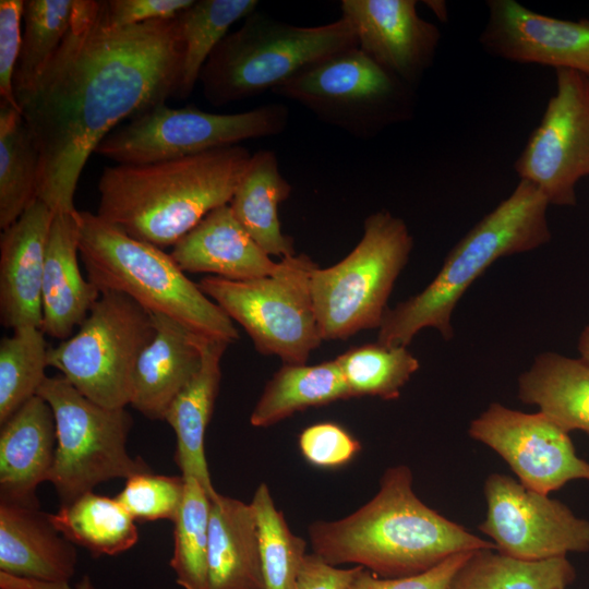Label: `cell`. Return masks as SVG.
I'll return each mask as SVG.
<instances>
[{"instance_id":"34","label":"cell","mask_w":589,"mask_h":589,"mask_svg":"<svg viewBox=\"0 0 589 589\" xmlns=\"http://www.w3.org/2000/svg\"><path fill=\"white\" fill-rule=\"evenodd\" d=\"M335 360L352 398L398 399L401 388L420 368L419 360L407 347L377 341L353 347Z\"/></svg>"},{"instance_id":"42","label":"cell","mask_w":589,"mask_h":589,"mask_svg":"<svg viewBox=\"0 0 589 589\" xmlns=\"http://www.w3.org/2000/svg\"><path fill=\"white\" fill-rule=\"evenodd\" d=\"M193 0H109L105 1L108 23L124 27L156 20H172Z\"/></svg>"},{"instance_id":"35","label":"cell","mask_w":589,"mask_h":589,"mask_svg":"<svg viewBox=\"0 0 589 589\" xmlns=\"http://www.w3.org/2000/svg\"><path fill=\"white\" fill-rule=\"evenodd\" d=\"M48 350L40 327H22L1 339L0 424L37 395L47 377Z\"/></svg>"},{"instance_id":"41","label":"cell","mask_w":589,"mask_h":589,"mask_svg":"<svg viewBox=\"0 0 589 589\" xmlns=\"http://www.w3.org/2000/svg\"><path fill=\"white\" fill-rule=\"evenodd\" d=\"M24 0L0 1V103L20 110L13 91V75L19 60Z\"/></svg>"},{"instance_id":"39","label":"cell","mask_w":589,"mask_h":589,"mask_svg":"<svg viewBox=\"0 0 589 589\" xmlns=\"http://www.w3.org/2000/svg\"><path fill=\"white\" fill-rule=\"evenodd\" d=\"M298 446L304 460L324 469L342 467L361 450L360 442L344 426L334 422L309 425L300 433Z\"/></svg>"},{"instance_id":"45","label":"cell","mask_w":589,"mask_h":589,"mask_svg":"<svg viewBox=\"0 0 589 589\" xmlns=\"http://www.w3.org/2000/svg\"><path fill=\"white\" fill-rule=\"evenodd\" d=\"M424 4L433 12V14L441 21L446 22L448 19V11L445 1L442 0H426Z\"/></svg>"},{"instance_id":"18","label":"cell","mask_w":589,"mask_h":589,"mask_svg":"<svg viewBox=\"0 0 589 589\" xmlns=\"http://www.w3.org/2000/svg\"><path fill=\"white\" fill-rule=\"evenodd\" d=\"M55 212L37 199L0 237V317L12 330L43 325V277Z\"/></svg>"},{"instance_id":"13","label":"cell","mask_w":589,"mask_h":589,"mask_svg":"<svg viewBox=\"0 0 589 589\" xmlns=\"http://www.w3.org/2000/svg\"><path fill=\"white\" fill-rule=\"evenodd\" d=\"M555 71L556 92L514 168L550 205L575 206L576 185L589 176V75Z\"/></svg>"},{"instance_id":"40","label":"cell","mask_w":589,"mask_h":589,"mask_svg":"<svg viewBox=\"0 0 589 589\" xmlns=\"http://www.w3.org/2000/svg\"><path fill=\"white\" fill-rule=\"evenodd\" d=\"M472 551L454 554L436 566L412 576L385 578L361 567L347 589H447Z\"/></svg>"},{"instance_id":"8","label":"cell","mask_w":589,"mask_h":589,"mask_svg":"<svg viewBox=\"0 0 589 589\" xmlns=\"http://www.w3.org/2000/svg\"><path fill=\"white\" fill-rule=\"evenodd\" d=\"M316 263L304 254L280 259L276 269L249 280L203 277L200 289L251 337L255 349L285 364H306L323 341L311 293Z\"/></svg>"},{"instance_id":"1","label":"cell","mask_w":589,"mask_h":589,"mask_svg":"<svg viewBox=\"0 0 589 589\" xmlns=\"http://www.w3.org/2000/svg\"><path fill=\"white\" fill-rule=\"evenodd\" d=\"M182 52L177 17L113 27L105 1L74 0L58 51L16 98L39 153L37 199L55 213L76 211L89 155L120 121L177 95Z\"/></svg>"},{"instance_id":"43","label":"cell","mask_w":589,"mask_h":589,"mask_svg":"<svg viewBox=\"0 0 589 589\" xmlns=\"http://www.w3.org/2000/svg\"><path fill=\"white\" fill-rule=\"evenodd\" d=\"M361 567L341 568L325 563L314 553L306 554L297 589H347Z\"/></svg>"},{"instance_id":"37","label":"cell","mask_w":589,"mask_h":589,"mask_svg":"<svg viewBox=\"0 0 589 589\" xmlns=\"http://www.w3.org/2000/svg\"><path fill=\"white\" fill-rule=\"evenodd\" d=\"M250 504L257 524L265 589H297L305 540L291 532L266 483L259 484Z\"/></svg>"},{"instance_id":"16","label":"cell","mask_w":589,"mask_h":589,"mask_svg":"<svg viewBox=\"0 0 589 589\" xmlns=\"http://www.w3.org/2000/svg\"><path fill=\"white\" fill-rule=\"evenodd\" d=\"M479 41L489 53L518 63H536L589 75V20H560L515 0H489Z\"/></svg>"},{"instance_id":"5","label":"cell","mask_w":589,"mask_h":589,"mask_svg":"<svg viewBox=\"0 0 589 589\" xmlns=\"http://www.w3.org/2000/svg\"><path fill=\"white\" fill-rule=\"evenodd\" d=\"M79 253L87 279L100 292L127 294L153 314L166 315L197 335L231 344L233 321L190 280L170 254L137 240L97 214L79 211Z\"/></svg>"},{"instance_id":"14","label":"cell","mask_w":589,"mask_h":589,"mask_svg":"<svg viewBox=\"0 0 589 589\" xmlns=\"http://www.w3.org/2000/svg\"><path fill=\"white\" fill-rule=\"evenodd\" d=\"M484 496L486 516L478 528L493 540L498 553L537 562L589 551V521L548 494L527 489L509 476L491 473Z\"/></svg>"},{"instance_id":"21","label":"cell","mask_w":589,"mask_h":589,"mask_svg":"<svg viewBox=\"0 0 589 589\" xmlns=\"http://www.w3.org/2000/svg\"><path fill=\"white\" fill-rule=\"evenodd\" d=\"M79 227L77 209L56 213L46 247L41 329L61 340L73 335L100 296L80 268Z\"/></svg>"},{"instance_id":"27","label":"cell","mask_w":589,"mask_h":589,"mask_svg":"<svg viewBox=\"0 0 589 589\" xmlns=\"http://www.w3.org/2000/svg\"><path fill=\"white\" fill-rule=\"evenodd\" d=\"M518 398L569 433L589 435V363L556 352L539 353L518 377Z\"/></svg>"},{"instance_id":"22","label":"cell","mask_w":589,"mask_h":589,"mask_svg":"<svg viewBox=\"0 0 589 589\" xmlns=\"http://www.w3.org/2000/svg\"><path fill=\"white\" fill-rule=\"evenodd\" d=\"M170 256L184 273H211L229 280L272 274L274 262L244 230L229 204L207 214L173 247Z\"/></svg>"},{"instance_id":"20","label":"cell","mask_w":589,"mask_h":589,"mask_svg":"<svg viewBox=\"0 0 589 589\" xmlns=\"http://www.w3.org/2000/svg\"><path fill=\"white\" fill-rule=\"evenodd\" d=\"M57 446L49 404L36 395L0 431V502L39 508L37 486L48 481Z\"/></svg>"},{"instance_id":"2","label":"cell","mask_w":589,"mask_h":589,"mask_svg":"<svg viewBox=\"0 0 589 589\" xmlns=\"http://www.w3.org/2000/svg\"><path fill=\"white\" fill-rule=\"evenodd\" d=\"M405 465L384 471L377 493L350 515L309 525L312 553L333 566L353 564L385 577L423 573L447 557L495 544L424 504Z\"/></svg>"},{"instance_id":"38","label":"cell","mask_w":589,"mask_h":589,"mask_svg":"<svg viewBox=\"0 0 589 589\" xmlns=\"http://www.w3.org/2000/svg\"><path fill=\"white\" fill-rule=\"evenodd\" d=\"M185 480L181 476L155 474L152 471L125 480L116 498L134 520H176L184 495Z\"/></svg>"},{"instance_id":"9","label":"cell","mask_w":589,"mask_h":589,"mask_svg":"<svg viewBox=\"0 0 589 589\" xmlns=\"http://www.w3.org/2000/svg\"><path fill=\"white\" fill-rule=\"evenodd\" d=\"M37 395L49 404L55 417L57 446L48 481L61 506L101 482L151 471L127 449L132 418L125 408L92 401L62 375L47 376Z\"/></svg>"},{"instance_id":"15","label":"cell","mask_w":589,"mask_h":589,"mask_svg":"<svg viewBox=\"0 0 589 589\" xmlns=\"http://www.w3.org/2000/svg\"><path fill=\"white\" fill-rule=\"evenodd\" d=\"M469 436L496 452L527 489L549 494L572 480L589 481L566 431L543 412L526 413L492 402L470 422Z\"/></svg>"},{"instance_id":"26","label":"cell","mask_w":589,"mask_h":589,"mask_svg":"<svg viewBox=\"0 0 589 589\" xmlns=\"http://www.w3.org/2000/svg\"><path fill=\"white\" fill-rule=\"evenodd\" d=\"M291 191L276 153L260 149L252 154L229 203L244 230L269 256L284 259L296 254L294 240L283 232L278 216L280 203Z\"/></svg>"},{"instance_id":"30","label":"cell","mask_w":589,"mask_h":589,"mask_svg":"<svg viewBox=\"0 0 589 589\" xmlns=\"http://www.w3.org/2000/svg\"><path fill=\"white\" fill-rule=\"evenodd\" d=\"M39 153L21 111L0 103V228L37 200Z\"/></svg>"},{"instance_id":"36","label":"cell","mask_w":589,"mask_h":589,"mask_svg":"<svg viewBox=\"0 0 589 589\" xmlns=\"http://www.w3.org/2000/svg\"><path fill=\"white\" fill-rule=\"evenodd\" d=\"M183 501L173 521L170 566L183 589H208V530L211 497L192 477H184Z\"/></svg>"},{"instance_id":"19","label":"cell","mask_w":589,"mask_h":589,"mask_svg":"<svg viewBox=\"0 0 589 589\" xmlns=\"http://www.w3.org/2000/svg\"><path fill=\"white\" fill-rule=\"evenodd\" d=\"M153 320L155 334L135 364L130 405L151 420H165L172 401L200 371L206 337L166 315L153 314Z\"/></svg>"},{"instance_id":"24","label":"cell","mask_w":589,"mask_h":589,"mask_svg":"<svg viewBox=\"0 0 589 589\" xmlns=\"http://www.w3.org/2000/svg\"><path fill=\"white\" fill-rule=\"evenodd\" d=\"M208 531V589H265L252 505L218 493Z\"/></svg>"},{"instance_id":"32","label":"cell","mask_w":589,"mask_h":589,"mask_svg":"<svg viewBox=\"0 0 589 589\" xmlns=\"http://www.w3.org/2000/svg\"><path fill=\"white\" fill-rule=\"evenodd\" d=\"M259 7L256 0H193L177 16L182 39V65L177 97L187 98L200 81L204 64L239 20Z\"/></svg>"},{"instance_id":"28","label":"cell","mask_w":589,"mask_h":589,"mask_svg":"<svg viewBox=\"0 0 589 589\" xmlns=\"http://www.w3.org/2000/svg\"><path fill=\"white\" fill-rule=\"evenodd\" d=\"M352 398L336 360L317 364H283L266 383L251 416L267 428L311 407Z\"/></svg>"},{"instance_id":"31","label":"cell","mask_w":589,"mask_h":589,"mask_svg":"<svg viewBox=\"0 0 589 589\" xmlns=\"http://www.w3.org/2000/svg\"><path fill=\"white\" fill-rule=\"evenodd\" d=\"M575 578L566 556L530 562L480 549L458 568L447 589H566Z\"/></svg>"},{"instance_id":"7","label":"cell","mask_w":589,"mask_h":589,"mask_svg":"<svg viewBox=\"0 0 589 589\" xmlns=\"http://www.w3.org/2000/svg\"><path fill=\"white\" fill-rule=\"evenodd\" d=\"M412 248L407 224L380 211L365 218L363 235L346 257L313 269L310 286L323 340H344L380 328Z\"/></svg>"},{"instance_id":"17","label":"cell","mask_w":589,"mask_h":589,"mask_svg":"<svg viewBox=\"0 0 589 589\" xmlns=\"http://www.w3.org/2000/svg\"><path fill=\"white\" fill-rule=\"evenodd\" d=\"M341 17L358 48L383 69L414 87L433 63L441 34L423 20L414 0H342Z\"/></svg>"},{"instance_id":"25","label":"cell","mask_w":589,"mask_h":589,"mask_svg":"<svg viewBox=\"0 0 589 589\" xmlns=\"http://www.w3.org/2000/svg\"><path fill=\"white\" fill-rule=\"evenodd\" d=\"M230 344L206 338L200 371L170 405L165 420L177 438L175 459L183 477L195 478L211 500L215 490L205 456V434L221 378L220 361Z\"/></svg>"},{"instance_id":"44","label":"cell","mask_w":589,"mask_h":589,"mask_svg":"<svg viewBox=\"0 0 589 589\" xmlns=\"http://www.w3.org/2000/svg\"><path fill=\"white\" fill-rule=\"evenodd\" d=\"M0 589H74L69 582L19 576L0 570Z\"/></svg>"},{"instance_id":"46","label":"cell","mask_w":589,"mask_h":589,"mask_svg":"<svg viewBox=\"0 0 589 589\" xmlns=\"http://www.w3.org/2000/svg\"><path fill=\"white\" fill-rule=\"evenodd\" d=\"M580 358L589 363V324L582 329L578 339Z\"/></svg>"},{"instance_id":"10","label":"cell","mask_w":589,"mask_h":589,"mask_svg":"<svg viewBox=\"0 0 589 589\" xmlns=\"http://www.w3.org/2000/svg\"><path fill=\"white\" fill-rule=\"evenodd\" d=\"M273 93L357 139L373 137L409 119L414 104L413 87L358 47L311 64Z\"/></svg>"},{"instance_id":"47","label":"cell","mask_w":589,"mask_h":589,"mask_svg":"<svg viewBox=\"0 0 589 589\" xmlns=\"http://www.w3.org/2000/svg\"><path fill=\"white\" fill-rule=\"evenodd\" d=\"M74 589H96L88 576H84L75 585Z\"/></svg>"},{"instance_id":"23","label":"cell","mask_w":589,"mask_h":589,"mask_svg":"<svg viewBox=\"0 0 589 589\" xmlns=\"http://www.w3.org/2000/svg\"><path fill=\"white\" fill-rule=\"evenodd\" d=\"M77 553L39 508L0 502V570L69 582Z\"/></svg>"},{"instance_id":"33","label":"cell","mask_w":589,"mask_h":589,"mask_svg":"<svg viewBox=\"0 0 589 589\" xmlns=\"http://www.w3.org/2000/svg\"><path fill=\"white\" fill-rule=\"evenodd\" d=\"M74 0H24L22 45L13 75L15 99L38 81L65 37Z\"/></svg>"},{"instance_id":"3","label":"cell","mask_w":589,"mask_h":589,"mask_svg":"<svg viewBox=\"0 0 589 589\" xmlns=\"http://www.w3.org/2000/svg\"><path fill=\"white\" fill-rule=\"evenodd\" d=\"M252 153L241 145L144 165L105 167L97 215L160 249L175 245L215 208L229 204Z\"/></svg>"},{"instance_id":"4","label":"cell","mask_w":589,"mask_h":589,"mask_svg":"<svg viewBox=\"0 0 589 589\" xmlns=\"http://www.w3.org/2000/svg\"><path fill=\"white\" fill-rule=\"evenodd\" d=\"M549 201L526 180L479 220L449 251L433 280L419 293L388 308L376 341L407 347L424 328L454 338L452 315L467 291L494 262L536 250L551 240Z\"/></svg>"},{"instance_id":"29","label":"cell","mask_w":589,"mask_h":589,"mask_svg":"<svg viewBox=\"0 0 589 589\" xmlns=\"http://www.w3.org/2000/svg\"><path fill=\"white\" fill-rule=\"evenodd\" d=\"M48 515L61 534L94 555L122 553L139 540L135 520L121 503L93 491Z\"/></svg>"},{"instance_id":"6","label":"cell","mask_w":589,"mask_h":589,"mask_svg":"<svg viewBox=\"0 0 589 589\" xmlns=\"http://www.w3.org/2000/svg\"><path fill=\"white\" fill-rule=\"evenodd\" d=\"M353 47V29L341 16L318 26H298L255 10L204 64L203 96L220 107L273 92L311 64Z\"/></svg>"},{"instance_id":"12","label":"cell","mask_w":589,"mask_h":589,"mask_svg":"<svg viewBox=\"0 0 589 589\" xmlns=\"http://www.w3.org/2000/svg\"><path fill=\"white\" fill-rule=\"evenodd\" d=\"M288 123L289 110L280 103L237 113L170 108L163 103L111 131L95 153L118 165L152 164L276 136Z\"/></svg>"},{"instance_id":"11","label":"cell","mask_w":589,"mask_h":589,"mask_svg":"<svg viewBox=\"0 0 589 589\" xmlns=\"http://www.w3.org/2000/svg\"><path fill=\"white\" fill-rule=\"evenodd\" d=\"M154 334L149 311L127 294L100 292L79 329L49 347L48 365L92 401L125 408L135 364Z\"/></svg>"}]
</instances>
